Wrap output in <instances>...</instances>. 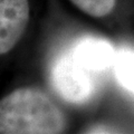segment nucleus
Segmentation results:
<instances>
[{
  "label": "nucleus",
  "instance_id": "6",
  "mask_svg": "<svg viewBox=\"0 0 134 134\" xmlns=\"http://www.w3.org/2000/svg\"><path fill=\"white\" fill-rule=\"evenodd\" d=\"M88 133H116L117 131H114V129L107 127V126H94L91 129V131H87Z\"/></svg>",
  "mask_w": 134,
  "mask_h": 134
},
{
  "label": "nucleus",
  "instance_id": "5",
  "mask_svg": "<svg viewBox=\"0 0 134 134\" xmlns=\"http://www.w3.org/2000/svg\"><path fill=\"white\" fill-rule=\"evenodd\" d=\"M83 12L92 17H104L111 14L116 0H70Z\"/></svg>",
  "mask_w": 134,
  "mask_h": 134
},
{
  "label": "nucleus",
  "instance_id": "2",
  "mask_svg": "<svg viewBox=\"0 0 134 134\" xmlns=\"http://www.w3.org/2000/svg\"><path fill=\"white\" fill-rule=\"evenodd\" d=\"M104 72L75 43L56 60L52 83L58 95L73 104H83L97 91Z\"/></svg>",
  "mask_w": 134,
  "mask_h": 134
},
{
  "label": "nucleus",
  "instance_id": "3",
  "mask_svg": "<svg viewBox=\"0 0 134 134\" xmlns=\"http://www.w3.org/2000/svg\"><path fill=\"white\" fill-rule=\"evenodd\" d=\"M29 17L28 0H0V55L10 52L20 40Z\"/></svg>",
  "mask_w": 134,
  "mask_h": 134
},
{
  "label": "nucleus",
  "instance_id": "1",
  "mask_svg": "<svg viewBox=\"0 0 134 134\" xmlns=\"http://www.w3.org/2000/svg\"><path fill=\"white\" fill-rule=\"evenodd\" d=\"M66 127V119L45 93L21 87L0 99L1 134H56Z\"/></svg>",
  "mask_w": 134,
  "mask_h": 134
},
{
  "label": "nucleus",
  "instance_id": "4",
  "mask_svg": "<svg viewBox=\"0 0 134 134\" xmlns=\"http://www.w3.org/2000/svg\"><path fill=\"white\" fill-rule=\"evenodd\" d=\"M116 81L126 90L129 93L134 95V49L121 48L116 50V55L113 64Z\"/></svg>",
  "mask_w": 134,
  "mask_h": 134
}]
</instances>
